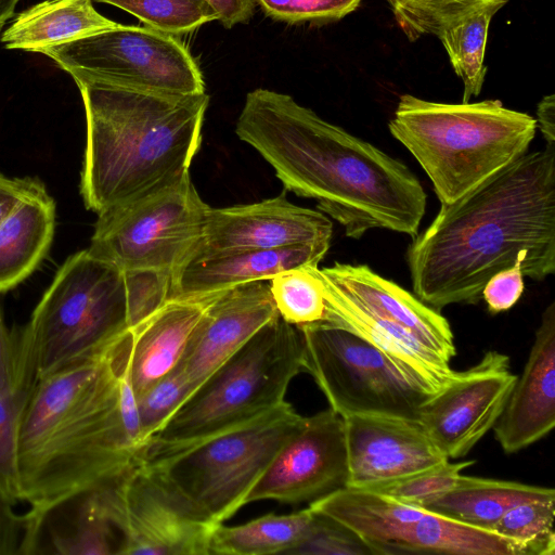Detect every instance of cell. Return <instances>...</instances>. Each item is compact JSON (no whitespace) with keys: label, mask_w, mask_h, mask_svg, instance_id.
<instances>
[{"label":"cell","mask_w":555,"mask_h":555,"mask_svg":"<svg viewBox=\"0 0 555 555\" xmlns=\"http://www.w3.org/2000/svg\"><path fill=\"white\" fill-rule=\"evenodd\" d=\"M126 332L105 350L39 379L18 420L20 502L39 513L118 478L138 461L120 413Z\"/></svg>","instance_id":"3"},{"label":"cell","mask_w":555,"mask_h":555,"mask_svg":"<svg viewBox=\"0 0 555 555\" xmlns=\"http://www.w3.org/2000/svg\"><path fill=\"white\" fill-rule=\"evenodd\" d=\"M20 1L21 0H0V30L10 17L13 16Z\"/></svg>","instance_id":"46"},{"label":"cell","mask_w":555,"mask_h":555,"mask_svg":"<svg viewBox=\"0 0 555 555\" xmlns=\"http://www.w3.org/2000/svg\"><path fill=\"white\" fill-rule=\"evenodd\" d=\"M347 477L344 418L327 409L305 416L254 485L245 505L261 500L311 503L346 487Z\"/></svg>","instance_id":"14"},{"label":"cell","mask_w":555,"mask_h":555,"mask_svg":"<svg viewBox=\"0 0 555 555\" xmlns=\"http://www.w3.org/2000/svg\"><path fill=\"white\" fill-rule=\"evenodd\" d=\"M235 133L270 164L285 190L315 199L348 237L371 229L418 234L427 196L415 175L293 96L264 88L248 92Z\"/></svg>","instance_id":"2"},{"label":"cell","mask_w":555,"mask_h":555,"mask_svg":"<svg viewBox=\"0 0 555 555\" xmlns=\"http://www.w3.org/2000/svg\"><path fill=\"white\" fill-rule=\"evenodd\" d=\"M0 392H22L18 389L17 347L15 331L4 322L0 308ZM25 393V392H22Z\"/></svg>","instance_id":"41"},{"label":"cell","mask_w":555,"mask_h":555,"mask_svg":"<svg viewBox=\"0 0 555 555\" xmlns=\"http://www.w3.org/2000/svg\"><path fill=\"white\" fill-rule=\"evenodd\" d=\"M528 555L526 547L493 530L426 509L415 522L402 554Z\"/></svg>","instance_id":"29"},{"label":"cell","mask_w":555,"mask_h":555,"mask_svg":"<svg viewBox=\"0 0 555 555\" xmlns=\"http://www.w3.org/2000/svg\"><path fill=\"white\" fill-rule=\"evenodd\" d=\"M37 53L49 56L76 85L193 95L206 92L203 74L177 36L149 26L121 25Z\"/></svg>","instance_id":"10"},{"label":"cell","mask_w":555,"mask_h":555,"mask_svg":"<svg viewBox=\"0 0 555 555\" xmlns=\"http://www.w3.org/2000/svg\"><path fill=\"white\" fill-rule=\"evenodd\" d=\"M524 292V274L518 263L492 275L483 286L481 296L488 310L495 314L511 309Z\"/></svg>","instance_id":"40"},{"label":"cell","mask_w":555,"mask_h":555,"mask_svg":"<svg viewBox=\"0 0 555 555\" xmlns=\"http://www.w3.org/2000/svg\"><path fill=\"white\" fill-rule=\"evenodd\" d=\"M217 11L218 22L224 28H232L237 24H247L255 14L256 0H207Z\"/></svg>","instance_id":"44"},{"label":"cell","mask_w":555,"mask_h":555,"mask_svg":"<svg viewBox=\"0 0 555 555\" xmlns=\"http://www.w3.org/2000/svg\"><path fill=\"white\" fill-rule=\"evenodd\" d=\"M192 392L178 364L138 398L143 447Z\"/></svg>","instance_id":"35"},{"label":"cell","mask_w":555,"mask_h":555,"mask_svg":"<svg viewBox=\"0 0 555 555\" xmlns=\"http://www.w3.org/2000/svg\"><path fill=\"white\" fill-rule=\"evenodd\" d=\"M475 461L451 462L376 489L403 503L424 507L442 493L453 488L462 472Z\"/></svg>","instance_id":"36"},{"label":"cell","mask_w":555,"mask_h":555,"mask_svg":"<svg viewBox=\"0 0 555 555\" xmlns=\"http://www.w3.org/2000/svg\"><path fill=\"white\" fill-rule=\"evenodd\" d=\"M289 554L366 555L373 553L371 548L348 528L330 517L315 513V520L310 533L297 547L292 550Z\"/></svg>","instance_id":"39"},{"label":"cell","mask_w":555,"mask_h":555,"mask_svg":"<svg viewBox=\"0 0 555 555\" xmlns=\"http://www.w3.org/2000/svg\"><path fill=\"white\" fill-rule=\"evenodd\" d=\"M315 513L309 506L296 513H269L237 526L217 525L209 555L289 554L310 533Z\"/></svg>","instance_id":"28"},{"label":"cell","mask_w":555,"mask_h":555,"mask_svg":"<svg viewBox=\"0 0 555 555\" xmlns=\"http://www.w3.org/2000/svg\"><path fill=\"white\" fill-rule=\"evenodd\" d=\"M516 377L509 358L489 350L422 405L418 422L449 460L465 456L492 429Z\"/></svg>","instance_id":"13"},{"label":"cell","mask_w":555,"mask_h":555,"mask_svg":"<svg viewBox=\"0 0 555 555\" xmlns=\"http://www.w3.org/2000/svg\"><path fill=\"white\" fill-rule=\"evenodd\" d=\"M25 533L24 514L0 499V555L20 554Z\"/></svg>","instance_id":"42"},{"label":"cell","mask_w":555,"mask_h":555,"mask_svg":"<svg viewBox=\"0 0 555 555\" xmlns=\"http://www.w3.org/2000/svg\"><path fill=\"white\" fill-rule=\"evenodd\" d=\"M413 291L440 311L476 304L495 273L518 263L543 281L555 271V147L527 152L441 205L406 253Z\"/></svg>","instance_id":"1"},{"label":"cell","mask_w":555,"mask_h":555,"mask_svg":"<svg viewBox=\"0 0 555 555\" xmlns=\"http://www.w3.org/2000/svg\"><path fill=\"white\" fill-rule=\"evenodd\" d=\"M86 113L80 194L100 214L190 173L209 95L77 85Z\"/></svg>","instance_id":"4"},{"label":"cell","mask_w":555,"mask_h":555,"mask_svg":"<svg viewBox=\"0 0 555 555\" xmlns=\"http://www.w3.org/2000/svg\"><path fill=\"white\" fill-rule=\"evenodd\" d=\"M305 416L282 402L229 430L152 459H138L197 518L214 526L242 506Z\"/></svg>","instance_id":"8"},{"label":"cell","mask_w":555,"mask_h":555,"mask_svg":"<svg viewBox=\"0 0 555 555\" xmlns=\"http://www.w3.org/2000/svg\"><path fill=\"white\" fill-rule=\"evenodd\" d=\"M171 274L125 272L88 249L57 270L28 322L14 327L18 388L105 350L169 299Z\"/></svg>","instance_id":"5"},{"label":"cell","mask_w":555,"mask_h":555,"mask_svg":"<svg viewBox=\"0 0 555 555\" xmlns=\"http://www.w3.org/2000/svg\"><path fill=\"white\" fill-rule=\"evenodd\" d=\"M330 245L249 250L190 262L172 275L169 299L207 296L249 282L269 281L292 268L318 266Z\"/></svg>","instance_id":"23"},{"label":"cell","mask_w":555,"mask_h":555,"mask_svg":"<svg viewBox=\"0 0 555 555\" xmlns=\"http://www.w3.org/2000/svg\"><path fill=\"white\" fill-rule=\"evenodd\" d=\"M321 270V269H320ZM325 323L345 328L382 351L411 383L428 393L443 389L457 375L451 362L402 327L362 308L322 272Z\"/></svg>","instance_id":"19"},{"label":"cell","mask_w":555,"mask_h":555,"mask_svg":"<svg viewBox=\"0 0 555 555\" xmlns=\"http://www.w3.org/2000/svg\"><path fill=\"white\" fill-rule=\"evenodd\" d=\"M555 500V490L516 481L460 476L456 485L423 508L473 526L492 530L514 505Z\"/></svg>","instance_id":"27"},{"label":"cell","mask_w":555,"mask_h":555,"mask_svg":"<svg viewBox=\"0 0 555 555\" xmlns=\"http://www.w3.org/2000/svg\"><path fill=\"white\" fill-rule=\"evenodd\" d=\"M297 328L302 370L313 377L330 409L343 418L377 414L418 421L433 395L408 380L382 351L325 322Z\"/></svg>","instance_id":"11"},{"label":"cell","mask_w":555,"mask_h":555,"mask_svg":"<svg viewBox=\"0 0 555 555\" xmlns=\"http://www.w3.org/2000/svg\"><path fill=\"white\" fill-rule=\"evenodd\" d=\"M309 506L352 531L373 555L402 554L415 522L426 512L375 490L350 487L339 488Z\"/></svg>","instance_id":"24"},{"label":"cell","mask_w":555,"mask_h":555,"mask_svg":"<svg viewBox=\"0 0 555 555\" xmlns=\"http://www.w3.org/2000/svg\"><path fill=\"white\" fill-rule=\"evenodd\" d=\"M409 41L438 36L447 27L487 9H502L511 0H385Z\"/></svg>","instance_id":"32"},{"label":"cell","mask_w":555,"mask_h":555,"mask_svg":"<svg viewBox=\"0 0 555 555\" xmlns=\"http://www.w3.org/2000/svg\"><path fill=\"white\" fill-rule=\"evenodd\" d=\"M95 492L119 537V555H209L216 526L194 516L140 462Z\"/></svg>","instance_id":"12"},{"label":"cell","mask_w":555,"mask_h":555,"mask_svg":"<svg viewBox=\"0 0 555 555\" xmlns=\"http://www.w3.org/2000/svg\"><path fill=\"white\" fill-rule=\"evenodd\" d=\"M263 13L291 25L327 24L353 12L362 0H256Z\"/></svg>","instance_id":"38"},{"label":"cell","mask_w":555,"mask_h":555,"mask_svg":"<svg viewBox=\"0 0 555 555\" xmlns=\"http://www.w3.org/2000/svg\"><path fill=\"white\" fill-rule=\"evenodd\" d=\"M266 282H249L219 292L206 308L179 363L193 391L279 317Z\"/></svg>","instance_id":"17"},{"label":"cell","mask_w":555,"mask_h":555,"mask_svg":"<svg viewBox=\"0 0 555 555\" xmlns=\"http://www.w3.org/2000/svg\"><path fill=\"white\" fill-rule=\"evenodd\" d=\"M555 500L518 503L504 513L492 530L521 543L528 555L555 554Z\"/></svg>","instance_id":"34"},{"label":"cell","mask_w":555,"mask_h":555,"mask_svg":"<svg viewBox=\"0 0 555 555\" xmlns=\"http://www.w3.org/2000/svg\"><path fill=\"white\" fill-rule=\"evenodd\" d=\"M268 284L278 313L285 322L300 327L324 321V281L318 266L304 264L282 271Z\"/></svg>","instance_id":"31"},{"label":"cell","mask_w":555,"mask_h":555,"mask_svg":"<svg viewBox=\"0 0 555 555\" xmlns=\"http://www.w3.org/2000/svg\"><path fill=\"white\" fill-rule=\"evenodd\" d=\"M115 5L134 15L146 26L173 36L191 33L218 21L207 0H92Z\"/></svg>","instance_id":"33"},{"label":"cell","mask_w":555,"mask_h":555,"mask_svg":"<svg viewBox=\"0 0 555 555\" xmlns=\"http://www.w3.org/2000/svg\"><path fill=\"white\" fill-rule=\"evenodd\" d=\"M344 424L346 487L376 490L449 461L418 421L356 414Z\"/></svg>","instance_id":"16"},{"label":"cell","mask_w":555,"mask_h":555,"mask_svg":"<svg viewBox=\"0 0 555 555\" xmlns=\"http://www.w3.org/2000/svg\"><path fill=\"white\" fill-rule=\"evenodd\" d=\"M555 425V305L544 310L520 376L493 425L502 450L516 453L545 437Z\"/></svg>","instance_id":"18"},{"label":"cell","mask_w":555,"mask_h":555,"mask_svg":"<svg viewBox=\"0 0 555 555\" xmlns=\"http://www.w3.org/2000/svg\"><path fill=\"white\" fill-rule=\"evenodd\" d=\"M20 554L112 555L119 537L95 489L66 498L39 513H25Z\"/></svg>","instance_id":"21"},{"label":"cell","mask_w":555,"mask_h":555,"mask_svg":"<svg viewBox=\"0 0 555 555\" xmlns=\"http://www.w3.org/2000/svg\"><path fill=\"white\" fill-rule=\"evenodd\" d=\"M117 25L99 13L92 0H44L18 13L1 41L7 49L37 53Z\"/></svg>","instance_id":"26"},{"label":"cell","mask_w":555,"mask_h":555,"mask_svg":"<svg viewBox=\"0 0 555 555\" xmlns=\"http://www.w3.org/2000/svg\"><path fill=\"white\" fill-rule=\"evenodd\" d=\"M537 128L540 129L547 144L555 142V95L543 96L537 107Z\"/></svg>","instance_id":"45"},{"label":"cell","mask_w":555,"mask_h":555,"mask_svg":"<svg viewBox=\"0 0 555 555\" xmlns=\"http://www.w3.org/2000/svg\"><path fill=\"white\" fill-rule=\"evenodd\" d=\"M28 393L0 392V499L20 502L16 472V440L21 411Z\"/></svg>","instance_id":"37"},{"label":"cell","mask_w":555,"mask_h":555,"mask_svg":"<svg viewBox=\"0 0 555 555\" xmlns=\"http://www.w3.org/2000/svg\"><path fill=\"white\" fill-rule=\"evenodd\" d=\"M217 294L168 299L130 330L129 371L137 398L178 366L197 323Z\"/></svg>","instance_id":"22"},{"label":"cell","mask_w":555,"mask_h":555,"mask_svg":"<svg viewBox=\"0 0 555 555\" xmlns=\"http://www.w3.org/2000/svg\"><path fill=\"white\" fill-rule=\"evenodd\" d=\"M43 186L34 178H9L0 172V222L27 195Z\"/></svg>","instance_id":"43"},{"label":"cell","mask_w":555,"mask_h":555,"mask_svg":"<svg viewBox=\"0 0 555 555\" xmlns=\"http://www.w3.org/2000/svg\"><path fill=\"white\" fill-rule=\"evenodd\" d=\"M209 208L188 173L98 214L88 250L125 272L173 275L192 261Z\"/></svg>","instance_id":"9"},{"label":"cell","mask_w":555,"mask_h":555,"mask_svg":"<svg viewBox=\"0 0 555 555\" xmlns=\"http://www.w3.org/2000/svg\"><path fill=\"white\" fill-rule=\"evenodd\" d=\"M333 223L320 210L291 203L284 194L261 202L209 208L193 261L249 250L331 244Z\"/></svg>","instance_id":"15"},{"label":"cell","mask_w":555,"mask_h":555,"mask_svg":"<svg viewBox=\"0 0 555 555\" xmlns=\"http://www.w3.org/2000/svg\"><path fill=\"white\" fill-rule=\"evenodd\" d=\"M301 371L300 332L279 315L191 393L138 459L167 454L271 411L285 401L291 382Z\"/></svg>","instance_id":"7"},{"label":"cell","mask_w":555,"mask_h":555,"mask_svg":"<svg viewBox=\"0 0 555 555\" xmlns=\"http://www.w3.org/2000/svg\"><path fill=\"white\" fill-rule=\"evenodd\" d=\"M55 227V203L44 185L0 222V294L27 279L43 260Z\"/></svg>","instance_id":"25"},{"label":"cell","mask_w":555,"mask_h":555,"mask_svg":"<svg viewBox=\"0 0 555 555\" xmlns=\"http://www.w3.org/2000/svg\"><path fill=\"white\" fill-rule=\"evenodd\" d=\"M388 128L447 205L527 153L537 122L500 100L449 104L403 94Z\"/></svg>","instance_id":"6"},{"label":"cell","mask_w":555,"mask_h":555,"mask_svg":"<svg viewBox=\"0 0 555 555\" xmlns=\"http://www.w3.org/2000/svg\"><path fill=\"white\" fill-rule=\"evenodd\" d=\"M345 295L371 313L411 333L428 348L451 362L454 336L447 319L395 282L366 264L335 262L321 269Z\"/></svg>","instance_id":"20"},{"label":"cell","mask_w":555,"mask_h":555,"mask_svg":"<svg viewBox=\"0 0 555 555\" xmlns=\"http://www.w3.org/2000/svg\"><path fill=\"white\" fill-rule=\"evenodd\" d=\"M499 10L491 8L475 13L447 27L437 36L454 73L463 81L464 103L481 92L487 75L485 53L488 30L492 17Z\"/></svg>","instance_id":"30"}]
</instances>
